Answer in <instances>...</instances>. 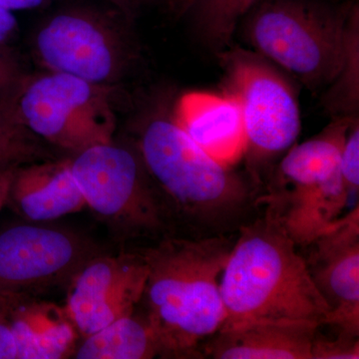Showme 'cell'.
Wrapping results in <instances>:
<instances>
[{"label": "cell", "mask_w": 359, "mask_h": 359, "mask_svg": "<svg viewBox=\"0 0 359 359\" xmlns=\"http://www.w3.org/2000/svg\"><path fill=\"white\" fill-rule=\"evenodd\" d=\"M240 226L221 278L226 318L222 328L252 323L325 325L330 309L275 203Z\"/></svg>", "instance_id": "6da1fadb"}, {"label": "cell", "mask_w": 359, "mask_h": 359, "mask_svg": "<svg viewBox=\"0 0 359 359\" xmlns=\"http://www.w3.org/2000/svg\"><path fill=\"white\" fill-rule=\"evenodd\" d=\"M233 243L224 235L164 237L141 252L148 275L142 301L160 356L203 358L226 321L221 278Z\"/></svg>", "instance_id": "7a4b0ae2"}, {"label": "cell", "mask_w": 359, "mask_h": 359, "mask_svg": "<svg viewBox=\"0 0 359 359\" xmlns=\"http://www.w3.org/2000/svg\"><path fill=\"white\" fill-rule=\"evenodd\" d=\"M135 148L170 222L183 219L210 236L224 235L255 204L249 182L210 157L180 128L172 112L146 118Z\"/></svg>", "instance_id": "3957f363"}, {"label": "cell", "mask_w": 359, "mask_h": 359, "mask_svg": "<svg viewBox=\"0 0 359 359\" xmlns=\"http://www.w3.org/2000/svg\"><path fill=\"white\" fill-rule=\"evenodd\" d=\"M358 0H257L245 23L257 53L294 75L311 91L330 87L346 56Z\"/></svg>", "instance_id": "277c9868"}, {"label": "cell", "mask_w": 359, "mask_h": 359, "mask_svg": "<svg viewBox=\"0 0 359 359\" xmlns=\"http://www.w3.org/2000/svg\"><path fill=\"white\" fill-rule=\"evenodd\" d=\"M110 88L48 71L39 76L23 75L0 99L25 128L48 145L75 155L114 141Z\"/></svg>", "instance_id": "5b68a950"}, {"label": "cell", "mask_w": 359, "mask_h": 359, "mask_svg": "<svg viewBox=\"0 0 359 359\" xmlns=\"http://www.w3.org/2000/svg\"><path fill=\"white\" fill-rule=\"evenodd\" d=\"M86 207L120 238L168 236L170 219L136 148L100 144L70 157Z\"/></svg>", "instance_id": "8992f818"}, {"label": "cell", "mask_w": 359, "mask_h": 359, "mask_svg": "<svg viewBox=\"0 0 359 359\" xmlns=\"http://www.w3.org/2000/svg\"><path fill=\"white\" fill-rule=\"evenodd\" d=\"M33 50L49 72L108 87L121 81L133 58L115 16L91 7L66 9L45 20L35 33Z\"/></svg>", "instance_id": "52a82bcc"}, {"label": "cell", "mask_w": 359, "mask_h": 359, "mask_svg": "<svg viewBox=\"0 0 359 359\" xmlns=\"http://www.w3.org/2000/svg\"><path fill=\"white\" fill-rule=\"evenodd\" d=\"M228 94L240 104L250 161L268 160L289 150L301 133L294 87L271 61L241 47L219 51Z\"/></svg>", "instance_id": "ba28073f"}, {"label": "cell", "mask_w": 359, "mask_h": 359, "mask_svg": "<svg viewBox=\"0 0 359 359\" xmlns=\"http://www.w3.org/2000/svg\"><path fill=\"white\" fill-rule=\"evenodd\" d=\"M86 236L27 221L0 230V294L34 295L60 287L101 254Z\"/></svg>", "instance_id": "9c48e42d"}, {"label": "cell", "mask_w": 359, "mask_h": 359, "mask_svg": "<svg viewBox=\"0 0 359 359\" xmlns=\"http://www.w3.org/2000/svg\"><path fill=\"white\" fill-rule=\"evenodd\" d=\"M148 269L141 252L97 255L71 278L65 311L82 337L135 313L143 297Z\"/></svg>", "instance_id": "30bf717a"}, {"label": "cell", "mask_w": 359, "mask_h": 359, "mask_svg": "<svg viewBox=\"0 0 359 359\" xmlns=\"http://www.w3.org/2000/svg\"><path fill=\"white\" fill-rule=\"evenodd\" d=\"M309 245L308 264L318 292L330 306L325 325L359 334V210L337 219Z\"/></svg>", "instance_id": "8fae6325"}, {"label": "cell", "mask_w": 359, "mask_h": 359, "mask_svg": "<svg viewBox=\"0 0 359 359\" xmlns=\"http://www.w3.org/2000/svg\"><path fill=\"white\" fill-rule=\"evenodd\" d=\"M175 122L203 151L224 167L233 168L248 149L240 104L230 94L192 91L172 109Z\"/></svg>", "instance_id": "7c38bea8"}, {"label": "cell", "mask_w": 359, "mask_h": 359, "mask_svg": "<svg viewBox=\"0 0 359 359\" xmlns=\"http://www.w3.org/2000/svg\"><path fill=\"white\" fill-rule=\"evenodd\" d=\"M6 205L25 221L51 223L81 211L86 202L66 158L18 167Z\"/></svg>", "instance_id": "4fadbf2b"}, {"label": "cell", "mask_w": 359, "mask_h": 359, "mask_svg": "<svg viewBox=\"0 0 359 359\" xmlns=\"http://www.w3.org/2000/svg\"><path fill=\"white\" fill-rule=\"evenodd\" d=\"M6 301L18 359H61L73 355L78 334L67 311L32 295L0 294Z\"/></svg>", "instance_id": "5bb4252c"}, {"label": "cell", "mask_w": 359, "mask_h": 359, "mask_svg": "<svg viewBox=\"0 0 359 359\" xmlns=\"http://www.w3.org/2000/svg\"><path fill=\"white\" fill-rule=\"evenodd\" d=\"M316 332L304 325L273 323L221 328L205 344L203 354L217 359H311Z\"/></svg>", "instance_id": "9a60e30c"}, {"label": "cell", "mask_w": 359, "mask_h": 359, "mask_svg": "<svg viewBox=\"0 0 359 359\" xmlns=\"http://www.w3.org/2000/svg\"><path fill=\"white\" fill-rule=\"evenodd\" d=\"M78 359H149L160 356L145 316L132 313L84 337L73 353Z\"/></svg>", "instance_id": "2e32d148"}, {"label": "cell", "mask_w": 359, "mask_h": 359, "mask_svg": "<svg viewBox=\"0 0 359 359\" xmlns=\"http://www.w3.org/2000/svg\"><path fill=\"white\" fill-rule=\"evenodd\" d=\"M48 146L20 124L0 99V170L55 159Z\"/></svg>", "instance_id": "e0dca14e"}, {"label": "cell", "mask_w": 359, "mask_h": 359, "mask_svg": "<svg viewBox=\"0 0 359 359\" xmlns=\"http://www.w3.org/2000/svg\"><path fill=\"white\" fill-rule=\"evenodd\" d=\"M257 0H200L194 8L198 29L219 50L230 47L236 28Z\"/></svg>", "instance_id": "ac0fdd59"}, {"label": "cell", "mask_w": 359, "mask_h": 359, "mask_svg": "<svg viewBox=\"0 0 359 359\" xmlns=\"http://www.w3.org/2000/svg\"><path fill=\"white\" fill-rule=\"evenodd\" d=\"M359 101V11L347 32L346 56L339 76L323 97L325 109L337 116L358 114Z\"/></svg>", "instance_id": "d6986e66"}, {"label": "cell", "mask_w": 359, "mask_h": 359, "mask_svg": "<svg viewBox=\"0 0 359 359\" xmlns=\"http://www.w3.org/2000/svg\"><path fill=\"white\" fill-rule=\"evenodd\" d=\"M358 337L339 334L337 339L314 334L311 359H358Z\"/></svg>", "instance_id": "ffe728a7"}, {"label": "cell", "mask_w": 359, "mask_h": 359, "mask_svg": "<svg viewBox=\"0 0 359 359\" xmlns=\"http://www.w3.org/2000/svg\"><path fill=\"white\" fill-rule=\"evenodd\" d=\"M340 172L349 194L358 192L359 186V123L358 117L351 124L346 135L341 156Z\"/></svg>", "instance_id": "44dd1931"}, {"label": "cell", "mask_w": 359, "mask_h": 359, "mask_svg": "<svg viewBox=\"0 0 359 359\" xmlns=\"http://www.w3.org/2000/svg\"><path fill=\"white\" fill-rule=\"evenodd\" d=\"M23 75L16 58L0 44V97L11 91Z\"/></svg>", "instance_id": "7402d4cb"}, {"label": "cell", "mask_w": 359, "mask_h": 359, "mask_svg": "<svg viewBox=\"0 0 359 359\" xmlns=\"http://www.w3.org/2000/svg\"><path fill=\"white\" fill-rule=\"evenodd\" d=\"M18 358L15 339L4 297L0 294V359Z\"/></svg>", "instance_id": "603a6c76"}, {"label": "cell", "mask_w": 359, "mask_h": 359, "mask_svg": "<svg viewBox=\"0 0 359 359\" xmlns=\"http://www.w3.org/2000/svg\"><path fill=\"white\" fill-rule=\"evenodd\" d=\"M107 1L124 18L132 20L136 18L141 8L147 6L152 0H107Z\"/></svg>", "instance_id": "cb8c5ba5"}, {"label": "cell", "mask_w": 359, "mask_h": 359, "mask_svg": "<svg viewBox=\"0 0 359 359\" xmlns=\"http://www.w3.org/2000/svg\"><path fill=\"white\" fill-rule=\"evenodd\" d=\"M161 1L167 7L170 13L173 14L176 18H181L194 11L200 0H161Z\"/></svg>", "instance_id": "d4e9b609"}, {"label": "cell", "mask_w": 359, "mask_h": 359, "mask_svg": "<svg viewBox=\"0 0 359 359\" xmlns=\"http://www.w3.org/2000/svg\"><path fill=\"white\" fill-rule=\"evenodd\" d=\"M18 168H8V169L0 170V211H1L4 205H6L9 189H11L14 173H15Z\"/></svg>", "instance_id": "484cf974"}, {"label": "cell", "mask_w": 359, "mask_h": 359, "mask_svg": "<svg viewBox=\"0 0 359 359\" xmlns=\"http://www.w3.org/2000/svg\"><path fill=\"white\" fill-rule=\"evenodd\" d=\"M46 1L48 0H0V6L11 11H25L42 6Z\"/></svg>", "instance_id": "4316f807"}]
</instances>
